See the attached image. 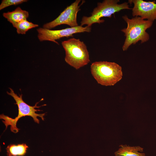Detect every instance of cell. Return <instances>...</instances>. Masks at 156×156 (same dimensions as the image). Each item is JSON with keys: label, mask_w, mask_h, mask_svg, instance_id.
Returning <instances> with one entry per match:
<instances>
[{"label": "cell", "mask_w": 156, "mask_h": 156, "mask_svg": "<svg viewBox=\"0 0 156 156\" xmlns=\"http://www.w3.org/2000/svg\"><path fill=\"white\" fill-rule=\"evenodd\" d=\"M122 18L127 24L126 28L121 30L126 37L122 47L123 51L127 50L131 44H135L140 41L142 43L149 40V36L146 30L152 26L153 21L145 20L139 16L130 19L125 15Z\"/></svg>", "instance_id": "1"}, {"label": "cell", "mask_w": 156, "mask_h": 156, "mask_svg": "<svg viewBox=\"0 0 156 156\" xmlns=\"http://www.w3.org/2000/svg\"><path fill=\"white\" fill-rule=\"evenodd\" d=\"M10 92H7V94L12 96L16 101L15 104L17 105L18 113L17 116L14 118H13L8 116L5 115L3 114L0 115V118L3 120L2 122L5 124L6 127L5 130L8 126H10V130L12 132L16 133L18 132L19 129H18L16 126L17 122L18 120L21 118L26 116H30L32 117L34 121L38 124L40 122L39 120L37 118V117L41 118L42 120H44V116L45 115V113L38 114L36 113L38 111H42L40 109H36V108L39 107L45 106L46 105L44 104L40 106H37V104L39 102L36 103L34 106H31L25 103L23 99L22 94H19L18 96L15 93L13 90L11 88H9Z\"/></svg>", "instance_id": "2"}, {"label": "cell", "mask_w": 156, "mask_h": 156, "mask_svg": "<svg viewBox=\"0 0 156 156\" xmlns=\"http://www.w3.org/2000/svg\"><path fill=\"white\" fill-rule=\"evenodd\" d=\"M90 68L94 78L103 86H113L122 78V67L114 62H95L92 64Z\"/></svg>", "instance_id": "3"}, {"label": "cell", "mask_w": 156, "mask_h": 156, "mask_svg": "<svg viewBox=\"0 0 156 156\" xmlns=\"http://www.w3.org/2000/svg\"><path fill=\"white\" fill-rule=\"evenodd\" d=\"M62 44L65 52V62L75 69H78L90 62L87 47L79 39L71 38L62 42Z\"/></svg>", "instance_id": "4"}, {"label": "cell", "mask_w": 156, "mask_h": 156, "mask_svg": "<svg viewBox=\"0 0 156 156\" xmlns=\"http://www.w3.org/2000/svg\"><path fill=\"white\" fill-rule=\"evenodd\" d=\"M119 1V0H105L102 3H98L97 7L94 9L90 16L83 17L80 26L87 25L91 26L94 23L100 24L104 21L103 19H101L102 17L111 18L116 12L124 9H131L128 3L125 2L119 4L118 3Z\"/></svg>", "instance_id": "5"}, {"label": "cell", "mask_w": 156, "mask_h": 156, "mask_svg": "<svg viewBox=\"0 0 156 156\" xmlns=\"http://www.w3.org/2000/svg\"><path fill=\"white\" fill-rule=\"evenodd\" d=\"M91 27L87 25L85 27L78 26L74 27L67 28L60 30H52L40 27L37 29V37L40 41H49L59 45L56 40L64 37L73 36V34L91 31Z\"/></svg>", "instance_id": "6"}, {"label": "cell", "mask_w": 156, "mask_h": 156, "mask_svg": "<svg viewBox=\"0 0 156 156\" xmlns=\"http://www.w3.org/2000/svg\"><path fill=\"white\" fill-rule=\"evenodd\" d=\"M80 1V0H76L66 8L56 19L44 24L42 27L51 29L61 25H67L71 27L78 26L77 20V14L81 10L80 8L81 6L85 2V1H83L81 4L79 5Z\"/></svg>", "instance_id": "7"}, {"label": "cell", "mask_w": 156, "mask_h": 156, "mask_svg": "<svg viewBox=\"0 0 156 156\" xmlns=\"http://www.w3.org/2000/svg\"><path fill=\"white\" fill-rule=\"evenodd\" d=\"M128 3H133L132 14L143 19L153 22L156 20V3L155 1H146L143 0H129Z\"/></svg>", "instance_id": "8"}, {"label": "cell", "mask_w": 156, "mask_h": 156, "mask_svg": "<svg viewBox=\"0 0 156 156\" xmlns=\"http://www.w3.org/2000/svg\"><path fill=\"white\" fill-rule=\"evenodd\" d=\"M3 16L13 26L23 20H27L29 16V13L28 11L18 7L12 11L3 13Z\"/></svg>", "instance_id": "9"}, {"label": "cell", "mask_w": 156, "mask_h": 156, "mask_svg": "<svg viewBox=\"0 0 156 156\" xmlns=\"http://www.w3.org/2000/svg\"><path fill=\"white\" fill-rule=\"evenodd\" d=\"M118 149L114 153L115 156H146L143 148L139 146H131L121 145Z\"/></svg>", "instance_id": "10"}, {"label": "cell", "mask_w": 156, "mask_h": 156, "mask_svg": "<svg viewBox=\"0 0 156 156\" xmlns=\"http://www.w3.org/2000/svg\"><path fill=\"white\" fill-rule=\"evenodd\" d=\"M28 146L23 143L8 145L6 148L8 156H23L27 153Z\"/></svg>", "instance_id": "11"}, {"label": "cell", "mask_w": 156, "mask_h": 156, "mask_svg": "<svg viewBox=\"0 0 156 156\" xmlns=\"http://www.w3.org/2000/svg\"><path fill=\"white\" fill-rule=\"evenodd\" d=\"M38 26L39 25L37 24H34L25 20L13 26L16 29V32L18 34H24L29 29Z\"/></svg>", "instance_id": "12"}, {"label": "cell", "mask_w": 156, "mask_h": 156, "mask_svg": "<svg viewBox=\"0 0 156 156\" xmlns=\"http://www.w3.org/2000/svg\"><path fill=\"white\" fill-rule=\"evenodd\" d=\"M27 0H3L0 5V10L12 5H16L27 1Z\"/></svg>", "instance_id": "13"}]
</instances>
